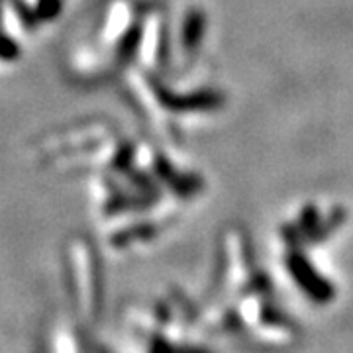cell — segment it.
<instances>
[{"label": "cell", "instance_id": "1", "mask_svg": "<svg viewBox=\"0 0 353 353\" xmlns=\"http://www.w3.org/2000/svg\"><path fill=\"white\" fill-rule=\"evenodd\" d=\"M88 241H71L69 265H71V277L75 296L85 304V312L88 316H97L99 303H101V279H99V265L94 259V253L87 245Z\"/></svg>", "mask_w": 353, "mask_h": 353}]
</instances>
